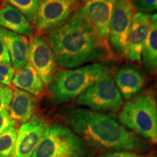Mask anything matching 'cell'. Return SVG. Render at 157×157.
<instances>
[{
	"instance_id": "cell-8",
	"label": "cell",
	"mask_w": 157,
	"mask_h": 157,
	"mask_svg": "<svg viewBox=\"0 0 157 157\" xmlns=\"http://www.w3.org/2000/svg\"><path fill=\"white\" fill-rule=\"evenodd\" d=\"M77 0H41L34 21L36 34L58 28L69 18L77 7Z\"/></svg>"
},
{
	"instance_id": "cell-12",
	"label": "cell",
	"mask_w": 157,
	"mask_h": 157,
	"mask_svg": "<svg viewBox=\"0 0 157 157\" xmlns=\"http://www.w3.org/2000/svg\"><path fill=\"white\" fill-rule=\"evenodd\" d=\"M152 20L151 15L137 12L132 18L127 39V58L140 63L143 49L148 38Z\"/></svg>"
},
{
	"instance_id": "cell-29",
	"label": "cell",
	"mask_w": 157,
	"mask_h": 157,
	"mask_svg": "<svg viewBox=\"0 0 157 157\" xmlns=\"http://www.w3.org/2000/svg\"><path fill=\"white\" fill-rule=\"evenodd\" d=\"M3 85V84H0V87H2V86Z\"/></svg>"
},
{
	"instance_id": "cell-4",
	"label": "cell",
	"mask_w": 157,
	"mask_h": 157,
	"mask_svg": "<svg viewBox=\"0 0 157 157\" xmlns=\"http://www.w3.org/2000/svg\"><path fill=\"white\" fill-rule=\"evenodd\" d=\"M119 121L135 135L157 144V102L151 91L128 100L119 113Z\"/></svg>"
},
{
	"instance_id": "cell-16",
	"label": "cell",
	"mask_w": 157,
	"mask_h": 157,
	"mask_svg": "<svg viewBox=\"0 0 157 157\" xmlns=\"http://www.w3.org/2000/svg\"><path fill=\"white\" fill-rule=\"evenodd\" d=\"M0 27L27 37L34 36L35 33L34 26L27 17L5 2L0 5Z\"/></svg>"
},
{
	"instance_id": "cell-19",
	"label": "cell",
	"mask_w": 157,
	"mask_h": 157,
	"mask_svg": "<svg viewBox=\"0 0 157 157\" xmlns=\"http://www.w3.org/2000/svg\"><path fill=\"white\" fill-rule=\"evenodd\" d=\"M17 128L12 127L0 135V157H13L17 137Z\"/></svg>"
},
{
	"instance_id": "cell-21",
	"label": "cell",
	"mask_w": 157,
	"mask_h": 157,
	"mask_svg": "<svg viewBox=\"0 0 157 157\" xmlns=\"http://www.w3.org/2000/svg\"><path fill=\"white\" fill-rule=\"evenodd\" d=\"M15 69L8 63L0 62V84L10 86L14 78Z\"/></svg>"
},
{
	"instance_id": "cell-23",
	"label": "cell",
	"mask_w": 157,
	"mask_h": 157,
	"mask_svg": "<svg viewBox=\"0 0 157 157\" xmlns=\"http://www.w3.org/2000/svg\"><path fill=\"white\" fill-rule=\"evenodd\" d=\"M135 9L141 13L157 11V0H131Z\"/></svg>"
},
{
	"instance_id": "cell-6",
	"label": "cell",
	"mask_w": 157,
	"mask_h": 157,
	"mask_svg": "<svg viewBox=\"0 0 157 157\" xmlns=\"http://www.w3.org/2000/svg\"><path fill=\"white\" fill-rule=\"evenodd\" d=\"M76 103L97 112H117L122 107L124 101L110 74L88 87L76 98Z\"/></svg>"
},
{
	"instance_id": "cell-20",
	"label": "cell",
	"mask_w": 157,
	"mask_h": 157,
	"mask_svg": "<svg viewBox=\"0 0 157 157\" xmlns=\"http://www.w3.org/2000/svg\"><path fill=\"white\" fill-rule=\"evenodd\" d=\"M23 13L29 22H34L41 0H4Z\"/></svg>"
},
{
	"instance_id": "cell-18",
	"label": "cell",
	"mask_w": 157,
	"mask_h": 157,
	"mask_svg": "<svg viewBox=\"0 0 157 157\" xmlns=\"http://www.w3.org/2000/svg\"><path fill=\"white\" fill-rule=\"evenodd\" d=\"M141 60L147 72L157 71V24L153 21Z\"/></svg>"
},
{
	"instance_id": "cell-17",
	"label": "cell",
	"mask_w": 157,
	"mask_h": 157,
	"mask_svg": "<svg viewBox=\"0 0 157 157\" xmlns=\"http://www.w3.org/2000/svg\"><path fill=\"white\" fill-rule=\"evenodd\" d=\"M12 83L15 87L24 90L36 97L42 95L45 92L44 82L29 63L15 71Z\"/></svg>"
},
{
	"instance_id": "cell-7",
	"label": "cell",
	"mask_w": 157,
	"mask_h": 157,
	"mask_svg": "<svg viewBox=\"0 0 157 157\" xmlns=\"http://www.w3.org/2000/svg\"><path fill=\"white\" fill-rule=\"evenodd\" d=\"M135 11L131 0H116L110 22L109 43L117 57L127 56V39Z\"/></svg>"
},
{
	"instance_id": "cell-28",
	"label": "cell",
	"mask_w": 157,
	"mask_h": 157,
	"mask_svg": "<svg viewBox=\"0 0 157 157\" xmlns=\"http://www.w3.org/2000/svg\"><path fill=\"white\" fill-rule=\"evenodd\" d=\"M82 2H84V3H87V2H90V1H91V0H82Z\"/></svg>"
},
{
	"instance_id": "cell-10",
	"label": "cell",
	"mask_w": 157,
	"mask_h": 157,
	"mask_svg": "<svg viewBox=\"0 0 157 157\" xmlns=\"http://www.w3.org/2000/svg\"><path fill=\"white\" fill-rule=\"evenodd\" d=\"M48 126V121L38 114L23 124L17 132L13 157L32 156Z\"/></svg>"
},
{
	"instance_id": "cell-24",
	"label": "cell",
	"mask_w": 157,
	"mask_h": 157,
	"mask_svg": "<svg viewBox=\"0 0 157 157\" xmlns=\"http://www.w3.org/2000/svg\"><path fill=\"white\" fill-rule=\"evenodd\" d=\"M17 124L12 119L7 110L0 111V135L12 127H16Z\"/></svg>"
},
{
	"instance_id": "cell-13",
	"label": "cell",
	"mask_w": 157,
	"mask_h": 157,
	"mask_svg": "<svg viewBox=\"0 0 157 157\" xmlns=\"http://www.w3.org/2000/svg\"><path fill=\"white\" fill-rule=\"evenodd\" d=\"M116 85L124 98L129 100L137 94L145 85L142 71L135 64H126L113 74Z\"/></svg>"
},
{
	"instance_id": "cell-3",
	"label": "cell",
	"mask_w": 157,
	"mask_h": 157,
	"mask_svg": "<svg viewBox=\"0 0 157 157\" xmlns=\"http://www.w3.org/2000/svg\"><path fill=\"white\" fill-rule=\"evenodd\" d=\"M116 67L115 61H104L62 68L56 72L53 81L48 86L51 97L58 105L71 103L92 84L112 74Z\"/></svg>"
},
{
	"instance_id": "cell-5",
	"label": "cell",
	"mask_w": 157,
	"mask_h": 157,
	"mask_svg": "<svg viewBox=\"0 0 157 157\" xmlns=\"http://www.w3.org/2000/svg\"><path fill=\"white\" fill-rule=\"evenodd\" d=\"M31 157H89L85 142L61 124L49 125Z\"/></svg>"
},
{
	"instance_id": "cell-2",
	"label": "cell",
	"mask_w": 157,
	"mask_h": 157,
	"mask_svg": "<svg viewBox=\"0 0 157 157\" xmlns=\"http://www.w3.org/2000/svg\"><path fill=\"white\" fill-rule=\"evenodd\" d=\"M63 117L73 132L84 142L105 150L140 151L146 143L110 113L80 107L65 110Z\"/></svg>"
},
{
	"instance_id": "cell-1",
	"label": "cell",
	"mask_w": 157,
	"mask_h": 157,
	"mask_svg": "<svg viewBox=\"0 0 157 157\" xmlns=\"http://www.w3.org/2000/svg\"><path fill=\"white\" fill-rule=\"evenodd\" d=\"M49 42L58 66L74 68L89 63L115 61L117 57L76 8L63 24L49 32Z\"/></svg>"
},
{
	"instance_id": "cell-11",
	"label": "cell",
	"mask_w": 157,
	"mask_h": 157,
	"mask_svg": "<svg viewBox=\"0 0 157 157\" xmlns=\"http://www.w3.org/2000/svg\"><path fill=\"white\" fill-rule=\"evenodd\" d=\"M115 2L116 0H91L80 7L84 17L98 34L108 42Z\"/></svg>"
},
{
	"instance_id": "cell-22",
	"label": "cell",
	"mask_w": 157,
	"mask_h": 157,
	"mask_svg": "<svg viewBox=\"0 0 157 157\" xmlns=\"http://www.w3.org/2000/svg\"><path fill=\"white\" fill-rule=\"evenodd\" d=\"M13 97V90L9 86L2 85L0 87V111H8Z\"/></svg>"
},
{
	"instance_id": "cell-9",
	"label": "cell",
	"mask_w": 157,
	"mask_h": 157,
	"mask_svg": "<svg viewBox=\"0 0 157 157\" xmlns=\"http://www.w3.org/2000/svg\"><path fill=\"white\" fill-rule=\"evenodd\" d=\"M29 63L36 71L44 85L52 83L58 64L48 38L44 34H36L30 38Z\"/></svg>"
},
{
	"instance_id": "cell-15",
	"label": "cell",
	"mask_w": 157,
	"mask_h": 157,
	"mask_svg": "<svg viewBox=\"0 0 157 157\" xmlns=\"http://www.w3.org/2000/svg\"><path fill=\"white\" fill-rule=\"evenodd\" d=\"M36 105V96L15 87L13 89V99L8 110L10 116L17 124H23L34 117Z\"/></svg>"
},
{
	"instance_id": "cell-25",
	"label": "cell",
	"mask_w": 157,
	"mask_h": 157,
	"mask_svg": "<svg viewBox=\"0 0 157 157\" xmlns=\"http://www.w3.org/2000/svg\"><path fill=\"white\" fill-rule=\"evenodd\" d=\"M98 157H140L138 154L128 151H118L102 154Z\"/></svg>"
},
{
	"instance_id": "cell-27",
	"label": "cell",
	"mask_w": 157,
	"mask_h": 157,
	"mask_svg": "<svg viewBox=\"0 0 157 157\" xmlns=\"http://www.w3.org/2000/svg\"><path fill=\"white\" fill-rule=\"evenodd\" d=\"M151 20L157 24V13L154 15H151Z\"/></svg>"
},
{
	"instance_id": "cell-30",
	"label": "cell",
	"mask_w": 157,
	"mask_h": 157,
	"mask_svg": "<svg viewBox=\"0 0 157 157\" xmlns=\"http://www.w3.org/2000/svg\"><path fill=\"white\" fill-rule=\"evenodd\" d=\"M151 157H157V156H151Z\"/></svg>"
},
{
	"instance_id": "cell-14",
	"label": "cell",
	"mask_w": 157,
	"mask_h": 157,
	"mask_svg": "<svg viewBox=\"0 0 157 157\" xmlns=\"http://www.w3.org/2000/svg\"><path fill=\"white\" fill-rule=\"evenodd\" d=\"M0 36L5 43L12 64L15 70L21 69L28 63L29 41L27 36L2 27H0Z\"/></svg>"
},
{
	"instance_id": "cell-26",
	"label": "cell",
	"mask_w": 157,
	"mask_h": 157,
	"mask_svg": "<svg viewBox=\"0 0 157 157\" xmlns=\"http://www.w3.org/2000/svg\"><path fill=\"white\" fill-rule=\"evenodd\" d=\"M0 62L11 63L8 50L1 36H0Z\"/></svg>"
}]
</instances>
